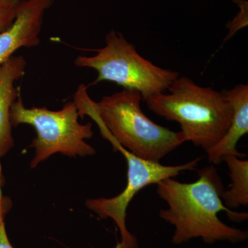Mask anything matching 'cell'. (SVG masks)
<instances>
[{"mask_svg":"<svg viewBox=\"0 0 248 248\" xmlns=\"http://www.w3.org/2000/svg\"><path fill=\"white\" fill-rule=\"evenodd\" d=\"M5 178L2 172V168L0 164V223L4 221L7 214L11 211L13 207V202L10 197L2 194V188L5 185Z\"/></svg>","mask_w":248,"mask_h":248,"instance_id":"obj_12","label":"cell"},{"mask_svg":"<svg viewBox=\"0 0 248 248\" xmlns=\"http://www.w3.org/2000/svg\"><path fill=\"white\" fill-rule=\"evenodd\" d=\"M198 177L192 183L169 178L156 184L158 195L168 205V208L160 210L159 217L175 228L173 244H182L196 238L208 244L247 240V231L228 226L218 218V213L225 212L231 221L241 222L248 219V215L224 205V187L216 168L205 166L199 171Z\"/></svg>","mask_w":248,"mask_h":248,"instance_id":"obj_1","label":"cell"},{"mask_svg":"<svg viewBox=\"0 0 248 248\" xmlns=\"http://www.w3.org/2000/svg\"><path fill=\"white\" fill-rule=\"evenodd\" d=\"M27 61L22 56H12L0 67V159L14 147L10 111L20 94L16 81L25 73Z\"/></svg>","mask_w":248,"mask_h":248,"instance_id":"obj_9","label":"cell"},{"mask_svg":"<svg viewBox=\"0 0 248 248\" xmlns=\"http://www.w3.org/2000/svg\"><path fill=\"white\" fill-rule=\"evenodd\" d=\"M22 0H0V33L14 22Z\"/></svg>","mask_w":248,"mask_h":248,"instance_id":"obj_11","label":"cell"},{"mask_svg":"<svg viewBox=\"0 0 248 248\" xmlns=\"http://www.w3.org/2000/svg\"><path fill=\"white\" fill-rule=\"evenodd\" d=\"M0 248H14L10 242L4 221L0 223Z\"/></svg>","mask_w":248,"mask_h":248,"instance_id":"obj_13","label":"cell"},{"mask_svg":"<svg viewBox=\"0 0 248 248\" xmlns=\"http://www.w3.org/2000/svg\"><path fill=\"white\" fill-rule=\"evenodd\" d=\"M229 169L231 184L222 194V200L227 208L233 210L248 205V161L235 155L223 158Z\"/></svg>","mask_w":248,"mask_h":248,"instance_id":"obj_10","label":"cell"},{"mask_svg":"<svg viewBox=\"0 0 248 248\" xmlns=\"http://www.w3.org/2000/svg\"><path fill=\"white\" fill-rule=\"evenodd\" d=\"M223 92L232 107L233 117L224 136L205 151L209 162L214 165L219 164L227 155H235L240 158L246 156L237 151L236 145L241 138L248 133V86L240 84Z\"/></svg>","mask_w":248,"mask_h":248,"instance_id":"obj_8","label":"cell"},{"mask_svg":"<svg viewBox=\"0 0 248 248\" xmlns=\"http://www.w3.org/2000/svg\"><path fill=\"white\" fill-rule=\"evenodd\" d=\"M76 103L68 102L60 110L47 108H27L19 94L10 111L12 127L29 124L35 129L37 136L29 148H35L31 169H35L55 153L68 156H86L95 154L93 146L85 140L93 136L91 123L81 124Z\"/></svg>","mask_w":248,"mask_h":248,"instance_id":"obj_4","label":"cell"},{"mask_svg":"<svg viewBox=\"0 0 248 248\" xmlns=\"http://www.w3.org/2000/svg\"><path fill=\"white\" fill-rule=\"evenodd\" d=\"M145 100L160 117L180 124L186 141L210 149L227 133L233 109L223 92L202 87L187 77H179L168 90Z\"/></svg>","mask_w":248,"mask_h":248,"instance_id":"obj_3","label":"cell"},{"mask_svg":"<svg viewBox=\"0 0 248 248\" xmlns=\"http://www.w3.org/2000/svg\"><path fill=\"white\" fill-rule=\"evenodd\" d=\"M95 51L97 55L94 56L80 55L74 62L77 66L97 72L93 84L104 81L115 83L124 89L138 91L143 101L166 93L179 77L178 72L164 69L143 58L132 44L115 31L107 34L105 46Z\"/></svg>","mask_w":248,"mask_h":248,"instance_id":"obj_5","label":"cell"},{"mask_svg":"<svg viewBox=\"0 0 248 248\" xmlns=\"http://www.w3.org/2000/svg\"><path fill=\"white\" fill-rule=\"evenodd\" d=\"M114 148L120 151L126 160L128 170L125 188L112 198L89 199L85 205L99 218H112L120 230L122 242L138 243L136 236L128 231L125 223L127 209L134 197L146 186L177 177L184 171L195 170L201 158L177 166H164L159 162L141 159L120 145H115Z\"/></svg>","mask_w":248,"mask_h":248,"instance_id":"obj_6","label":"cell"},{"mask_svg":"<svg viewBox=\"0 0 248 248\" xmlns=\"http://www.w3.org/2000/svg\"><path fill=\"white\" fill-rule=\"evenodd\" d=\"M53 0H22L12 25L0 33V67L23 47L40 43V35L46 11Z\"/></svg>","mask_w":248,"mask_h":248,"instance_id":"obj_7","label":"cell"},{"mask_svg":"<svg viewBox=\"0 0 248 248\" xmlns=\"http://www.w3.org/2000/svg\"><path fill=\"white\" fill-rule=\"evenodd\" d=\"M86 90L81 85L75 94L79 117L88 115L96 121L112 146L120 145L141 159L159 162L186 142L182 131L155 124L143 113L138 91L124 89L94 102Z\"/></svg>","mask_w":248,"mask_h":248,"instance_id":"obj_2","label":"cell"},{"mask_svg":"<svg viewBox=\"0 0 248 248\" xmlns=\"http://www.w3.org/2000/svg\"><path fill=\"white\" fill-rule=\"evenodd\" d=\"M114 248H139V245L138 242L128 244V243H124L121 241L120 243H117Z\"/></svg>","mask_w":248,"mask_h":248,"instance_id":"obj_14","label":"cell"}]
</instances>
